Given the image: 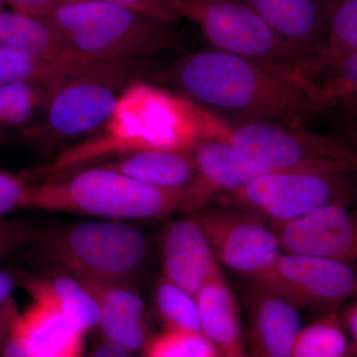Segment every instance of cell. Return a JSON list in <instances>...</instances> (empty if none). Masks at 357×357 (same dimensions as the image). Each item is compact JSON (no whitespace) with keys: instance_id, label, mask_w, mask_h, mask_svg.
Wrapping results in <instances>:
<instances>
[{"instance_id":"1","label":"cell","mask_w":357,"mask_h":357,"mask_svg":"<svg viewBox=\"0 0 357 357\" xmlns=\"http://www.w3.org/2000/svg\"><path fill=\"white\" fill-rule=\"evenodd\" d=\"M154 81L220 116L314 122L307 81L292 68L208 48L160 68Z\"/></svg>"},{"instance_id":"2","label":"cell","mask_w":357,"mask_h":357,"mask_svg":"<svg viewBox=\"0 0 357 357\" xmlns=\"http://www.w3.org/2000/svg\"><path fill=\"white\" fill-rule=\"evenodd\" d=\"M102 134L66 152L51 166L52 172H69L86 161L145 150L192 147L198 137L192 103L169 96L145 82L122 91L116 109Z\"/></svg>"},{"instance_id":"3","label":"cell","mask_w":357,"mask_h":357,"mask_svg":"<svg viewBox=\"0 0 357 357\" xmlns=\"http://www.w3.org/2000/svg\"><path fill=\"white\" fill-rule=\"evenodd\" d=\"M151 252L146 234L126 222H84L43 230L27 248L45 273L79 281L132 283Z\"/></svg>"},{"instance_id":"4","label":"cell","mask_w":357,"mask_h":357,"mask_svg":"<svg viewBox=\"0 0 357 357\" xmlns=\"http://www.w3.org/2000/svg\"><path fill=\"white\" fill-rule=\"evenodd\" d=\"M36 17L50 23L79 55L89 60H142L183 50L175 24L119 4L86 0L53 7Z\"/></svg>"},{"instance_id":"5","label":"cell","mask_w":357,"mask_h":357,"mask_svg":"<svg viewBox=\"0 0 357 357\" xmlns=\"http://www.w3.org/2000/svg\"><path fill=\"white\" fill-rule=\"evenodd\" d=\"M203 135L234 145L251 161L271 171L349 169L357 171V151L333 133L300 123L236 119L199 112Z\"/></svg>"},{"instance_id":"6","label":"cell","mask_w":357,"mask_h":357,"mask_svg":"<svg viewBox=\"0 0 357 357\" xmlns=\"http://www.w3.org/2000/svg\"><path fill=\"white\" fill-rule=\"evenodd\" d=\"M183 201V192L159 189L96 166L72 177L31 185L26 208L128 222L162 220L181 211Z\"/></svg>"},{"instance_id":"7","label":"cell","mask_w":357,"mask_h":357,"mask_svg":"<svg viewBox=\"0 0 357 357\" xmlns=\"http://www.w3.org/2000/svg\"><path fill=\"white\" fill-rule=\"evenodd\" d=\"M217 203L250 213L277 232L328 204L357 206V171H271L223 195Z\"/></svg>"},{"instance_id":"8","label":"cell","mask_w":357,"mask_h":357,"mask_svg":"<svg viewBox=\"0 0 357 357\" xmlns=\"http://www.w3.org/2000/svg\"><path fill=\"white\" fill-rule=\"evenodd\" d=\"M158 69L148 58L112 62L102 69L63 77L43 121L28 136L56 143L102 129L112 119L122 91L135 82L153 79Z\"/></svg>"},{"instance_id":"9","label":"cell","mask_w":357,"mask_h":357,"mask_svg":"<svg viewBox=\"0 0 357 357\" xmlns=\"http://www.w3.org/2000/svg\"><path fill=\"white\" fill-rule=\"evenodd\" d=\"M198 26L210 48L297 70L287 47L248 0H170Z\"/></svg>"},{"instance_id":"10","label":"cell","mask_w":357,"mask_h":357,"mask_svg":"<svg viewBox=\"0 0 357 357\" xmlns=\"http://www.w3.org/2000/svg\"><path fill=\"white\" fill-rule=\"evenodd\" d=\"M300 311H338L357 297V268L337 260L302 253L282 252L255 279Z\"/></svg>"},{"instance_id":"11","label":"cell","mask_w":357,"mask_h":357,"mask_svg":"<svg viewBox=\"0 0 357 357\" xmlns=\"http://www.w3.org/2000/svg\"><path fill=\"white\" fill-rule=\"evenodd\" d=\"M220 266L255 280L283 252L278 234L259 218L227 206L192 213Z\"/></svg>"},{"instance_id":"12","label":"cell","mask_w":357,"mask_h":357,"mask_svg":"<svg viewBox=\"0 0 357 357\" xmlns=\"http://www.w3.org/2000/svg\"><path fill=\"white\" fill-rule=\"evenodd\" d=\"M196 178L184 192L180 213L192 215L238 190L249 181L267 173L227 141L215 136H199L191 147Z\"/></svg>"},{"instance_id":"13","label":"cell","mask_w":357,"mask_h":357,"mask_svg":"<svg viewBox=\"0 0 357 357\" xmlns=\"http://www.w3.org/2000/svg\"><path fill=\"white\" fill-rule=\"evenodd\" d=\"M277 234L283 252L321 256L357 268V206H321Z\"/></svg>"},{"instance_id":"14","label":"cell","mask_w":357,"mask_h":357,"mask_svg":"<svg viewBox=\"0 0 357 357\" xmlns=\"http://www.w3.org/2000/svg\"><path fill=\"white\" fill-rule=\"evenodd\" d=\"M243 307L248 357H292L302 328L300 310L255 280L244 287Z\"/></svg>"},{"instance_id":"15","label":"cell","mask_w":357,"mask_h":357,"mask_svg":"<svg viewBox=\"0 0 357 357\" xmlns=\"http://www.w3.org/2000/svg\"><path fill=\"white\" fill-rule=\"evenodd\" d=\"M287 47L297 68L325 48L328 37L326 0H248Z\"/></svg>"},{"instance_id":"16","label":"cell","mask_w":357,"mask_h":357,"mask_svg":"<svg viewBox=\"0 0 357 357\" xmlns=\"http://www.w3.org/2000/svg\"><path fill=\"white\" fill-rule=\"evenodd\" d=\"M161 258L162 276L194 297L220 265L192 215L166 225L161 237Z\"/></svg>"},{"instance_id":"17","label":"cell","mask_w":357,"mask_h":357,"mask_svg":"<svg viewBox=\"0 0 357 357\" xmlns=\"http://www.w3.org/2000/svg\"><path fill=\"white\" fill-rule=\"evenodd\" d=\"M0 53L55 64L100 62L79 55L50 23L15 10L0 13Z\"/></svg>"},{"instance_id":"18","label":"cell","mask_w":357,"mask_h":357,"mask_svg":"<svg viewBox=\"0 0 357 357\" xmlns=\"http://www.w3.org/2000/svg\"><path fill=\"white\" fill-rule=\"evenodd\" d=\"M14 335L29 357H81L84 333L60 310L33 300L14 321Z\"/></svg>"},{"instance_id":"19","label":"cell","mask_w":357,"mask_h":357,"mask_svg":"<svg viewBox=\"0 0 357 357\" xmlns=\"http://www.w3.org/2000/svg\"><path fill=\"white\" fill-rule=\"evenodd\" d=\"M202 333L222 357H248L244 324L236 294L218 265L199 291Z\"/></svg>"},{"instance_id":"20","label":"cell","mask_w":357,"mask_h":357,"mask_svg":"<svg viewBox=\"0 0 357 357\" xmlns=\"http://www.w3.org/2000/svg\"><path fill=\"white\" fill-rule=\"evenodd\" d=\"M98 166L168 191L185 192L196 178L191 148L145 150Z\"/></svg>"},{"instance_id":"21","label":"cell","mask_w":357,"mask_h":357,"mask_svg":"<svg viewBox=\"0 0 357 357\" xmlns=\"http://www.w3.org/2000/svg\"><path fill=\"white\" fill-rule=\"evenodd\" d=\"M314 122L328 128L357 115V52L307 79Z\"/></svg>"},{"instance_id":"22","label":"cell","mask_w":357,"mask_h":357,"mask_svg":"<svg viewBox=\"0 0 357 357\" xmlns=\"http://www.w3.org/2000/svg\"><path fill=\"white\" fill-rule=\"evenodd\" d=\"M18 285L23 286L33 300L43 301L57 307L84 333L98 326V304L77 279L62 274L18 272Z\"/></svg>"},{"instance_id":"23","label":"cell","mask_w":357,"mask_h":357,"mask_svg":"<svg viewBox=\"0 0 357 357\" xmlns=\"http://www.w3.org/2000/svg\"><path fill=\"white\" fill-rule=\"evenodd\" d=\"M98 304V328L105 337L128 340L145 328L144 303L131 284L79 281Z\"/></svg>"},{"instance_id":"24","label":"cell","mask_w":357,"mask_h":357,"mask_svg":"<svg viewBox=\"0 0 357 357\" xmlns=\"http://www.w3.org/2000/svg\"><path fill=\"white\" fill-rule=\"evenodd\" d=\"M326 3L328 37L325 48L297 68L306 81L357 52V0H326Z\"/></svg>"},{"instance_id":"25","label":"cell","mask_w":357,"mask_h":357,"mask_svg":"<svg viewBox=\"0 0 357 357\" xmlns=\"http://www.w3.org/2000/svg\"><path fill=\"white\" fill-rule=\"evenodd\" d=\"M63 77L0 86V126L8 128L29 123L40 110L46 109Z\"/></svg>"},{"instance_id":"26","label":"cell","mask_w":357,"mask_h":357,"mask_svg":"<svg viewBox=\"0 0 357 357\" xmlns=\"http://www.w3.org/2000/svg\"><path fill=\"white\" fill-rule=\"evenodd\" d=\"M292 357H354L340 310L323 314L302 326L294 344Z\"/></svg>"},{"instance_id":"27","label":"cell","mask_w":357,"mask_h":357,"mask_svg":"<svg viewBox=\"0 0 357 357\" xmlns=\"http://www.w3.org/2000/svg\"><path fill=\"white\" fill-rule=\"evenodd\" d=\"M155 305L165 330L202 333L196 297L163 276L155 290Z\"/></svg>"},{"instance_id":"28","label":"cell","mask_w":357,"mask_h":357,"mask_svg":"<svg viewBox=\"0 0 357 357\" xmlns=\"http://www.w3.org/2000/svg\"><path fill=\"white\" fill-rule=\"evenodd\" d=\"M105 62L64 65L38 62L0 53V86L24 81H47L100 69Z\"/></svg>"},{"instance_id":"29","label":"cell","mask_w":357,"mask_h":357,"mask_svg":"<svg viewBox=\"0 0 357 357\" xmlns=\"http://www.w3.org/2000/svg\"><path fill=\"white\" fill-rule=\"evenodd\" d=\"M145 357H222L203 333L165 330L148 340Z\"/></svg>"},{"instance_id":"30","label":"cell","mask_w":357,"mask_h":357,"mask_svg":"<svg viewBox=\"0 0 357 357\" xmlns=\"http://www.w3.org/2000/svg\"><path fill=\"white\" fill-rule=\"evenodd\" d=\"M38 225L18 218H0V262L28 248L41 234Z\"/></svg>"},{"instance_id":"31","label":"cell","mask_w":357,"mask_h":357,"mask_svg":"<svg viewBox=\"0 0 357 357\" xmlns=\"http://www.w3.org/2000/svg\"><path fill=\"white\" fill-rule=\"evenodd\" d=\"M30 188L22 176L0 170V218L26 208Z\"/></svg>"},{"instance_id":"32","label":"cell","mask_w":357,"mask_h":357,"mask_svg":"<svg viewBox=\"0 0 357 357\" xmlns=\"http://www.w3.org/2000/svg\"><path fill=\"white\" fill-rule=\"evenodd\" d=\"M18 314L13 299L0 319V357H29L14 335V321Z\"/></svg>"},{"instance_id":"33","label":"cell","mask_w":357,"mask_h":357,"mask_svg":"<svg viewBox=\"0 0 357 357\" xmlns=\"http://www.w3.org/2000/svg\"><path fill=\"white\" fill-rule=\"evenodd\" d=\"M119 6L129 7L165 22L175 24L180 20L170 0H98Z\"/></svg>"},{"instance_id":"34","label":"cell","mask_w":357,"mask_h":357,"mask_svg":"<svg viewBox=\"0 0 357 357\" xmlns=\"http://www.w3.org/2000/svg\"><path fill=\"white\" fill-rule=\"evenodd\" d=\"M2 1H6L13 7V10L18 13L38 16L53 7L86 1V0H2Z\"/></svg>"},{"instance_id":"35","label":"cell","mask_w":357,"mask_h":357,"mask_svg":"<svg viewBox=\"0 0 357 357\" xmlns=\"http://www.w3.org/2000/svg\"><path fill=\"white\" fill-rule=\"evenodd\" d=\"M18 285V272L0 269V319L13 299V293Z\"/></svg>"},{"instance_id":"36","label":"cell","mask_w":357,"mask_h":357,"mask_svg":"<svg viewBox=\"0 0 357 357\" xmlns=\"http://www.w3.org/2000/svg\"><path fill=\"white\" fill-rule=\"evenodd\" d=\"M340 317L351 340L354 356H357V297L340 309Z\"/></svg>"},{"instance_id":"37","label":"cell","mask_w":357,"mask_h":357,"mask_svg":"<svg viewBox=\"0 0 357 357\" xmlns=\"http://www.w3.org/2000/svg\"><path fill=\"white\" fill-rule=\"evenodd\" d=\"M330 128V133L342 138L357 151V115L349 121L335 124Z\"/></svg>"},{"instance_id":"38","label":"cell","mask_w":357,"mask_h":357,"mask_svg":"<svg viewBox=\"0 0 357 357\" xmlns=\"http://www.w3.org/2000/svg\"><path fill=\"white\" fill-rule=\"evenodd\" d=\"M131 352L121 345L107 342L93 354V357H130Z\"/></svg>"},{"instance_id":"39","label":"cell","mask_w":357,"mask_h":357,"mask_svg":"<svg viewBox=\"0 0 357 357\" xmlns=\"http://www.w3.org/2000/svg\"><path fill=\"white\" fill-rule=\"evenodd\" d=\"M13 140V135L8 128L0 126V146L8 144Z\"/></svg>"},{"instance_id":"40","label":"cell","mask_w":357,"mask_h":357,"mask_svg":"<svg viewBox=\"0 0 357 357\" xmlns=\"http://www.w3.org/2000/svg\"><path fill=\"white\" fill-rule=\"evenodd\" d=\"M354 357H357V356H354Z\"/></svg>"}]
</instances>
